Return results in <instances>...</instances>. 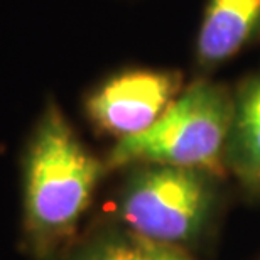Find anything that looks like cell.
<instances>
[{
    "instance_id": "8992f818",
    "label": "cell",
    "mask_w": 260,
    "mask_h": 260,
    "mask_svg": "<svg viewBox=\"0 0 260 260\" xmlns=\"http://www.w3.org/2000/svg\"><path fill=\"white\" fill-rule=\"evenodd\" d=\"M225 168L250 194H260V70L233 95Z\"/></svg>"
},
{
    "instance_id": "7a4b0ae2",
    "label": "cell",
    "mask_w": 260,
    "mask_h": 260,
    "mask_svg": "<svg viewBox=\"0 0 260 260\" xmlns=\"http://www.w3.org/2000/svg\"><path fill=\"white\" fill-rule=\"evenodd\" d=\"M233 112V95L223 85L198 81L181 91L162 117L145 132L117 140L107 169L162 164L220 176Z\"/></svg>"
},
{
    "instance_id": "52a82bcc",
    "label": "cell",
    "mask_w": 260,
    "mask_h": 260,
    "mask_svg": "<svg viewBox=\"0 0 260 260\" xmlns=\"http://www.w3.org/2000/svg\"><path fill=\"white\" fill-rule=\"evenodd\" d=\"M73 260H147L139 238L128 235H103L76 253Z\"/></svg>"
},
{
    "instance_id": "5b68a950",
    "label": "cell",
    "mask_w": 260,
    "mask_h": 260,
    "mask_svg": "<svg viewBox=\"0 0 260 260\" xmlns=\"http://www.w3.org/2000/svg\"><path fill=\"white\" fill-rule=\"evenodd\" d=\"M260 39V0H210L196 39L203 68L226 63Z\"/></svg>"
},
{
    "instance_id": "3957f363",
    "label": "cell",
    "mask_w": 260,
    "mask_h": 260,
    "mask_svg": "<svg viewBox=\"0 0 260 260\" xmlns=\"http://www.w3.org/2000/svg\"><path fill=\"white\" fill-rule=\"evenodd\" d=\"M215 178L201 169L137 166L122 188L120 218L142 240L171 247L193 243L215 213Z\"/></svg>"
},
{
    "instance_id": "ba28073f",
    "label": "cell",
    "mask_w": 260,
    "mask_h": 260,
    "mask_svg": "<svg viewBox=\"0 0 260 260\" xmlns=\"http://www.w3.org/2000/svg\"><path fill=\"white\" fill-rule=\"evenodd\" d=\"M139 238V237H137ZM140 245L144 248L145 258L147 260H193L188 255H184L178 247H171V245H162V243H154L139 238Z\"/></svg>"
},
{
    "instance_id": "277c9868",
    "label": "cell",
    "mask_w": 260,
    "mask_h": 260,
    "mask_svg": "<svg viewBox=\"0 0 260 260\" xmlns=\"http://www.w3.org/2000/svg\"><path fill=\"white\" fill-rule=\"evenodd\" d=\"M181 91L179 71L132 68L93 88L85 100V112L98 132L122 140L152 127Z\"/></svg>"
},
{
    "instance_id": "6da1fadb",
    "label": "cell",
    "mask_w": 260,
    "mask_h": 260,
    "mask_svg": "<svg viewBox=\"0 0 260 260\" xmlns=\"http://www.w3.org/2000/svg\"><path fill=\"white\" fill-rule=\"evenodd\" d=\"M56 102H49L30 135L24 157V230L39 257L75 233L103 174Z\"/></svg>"
}]
</instances>
